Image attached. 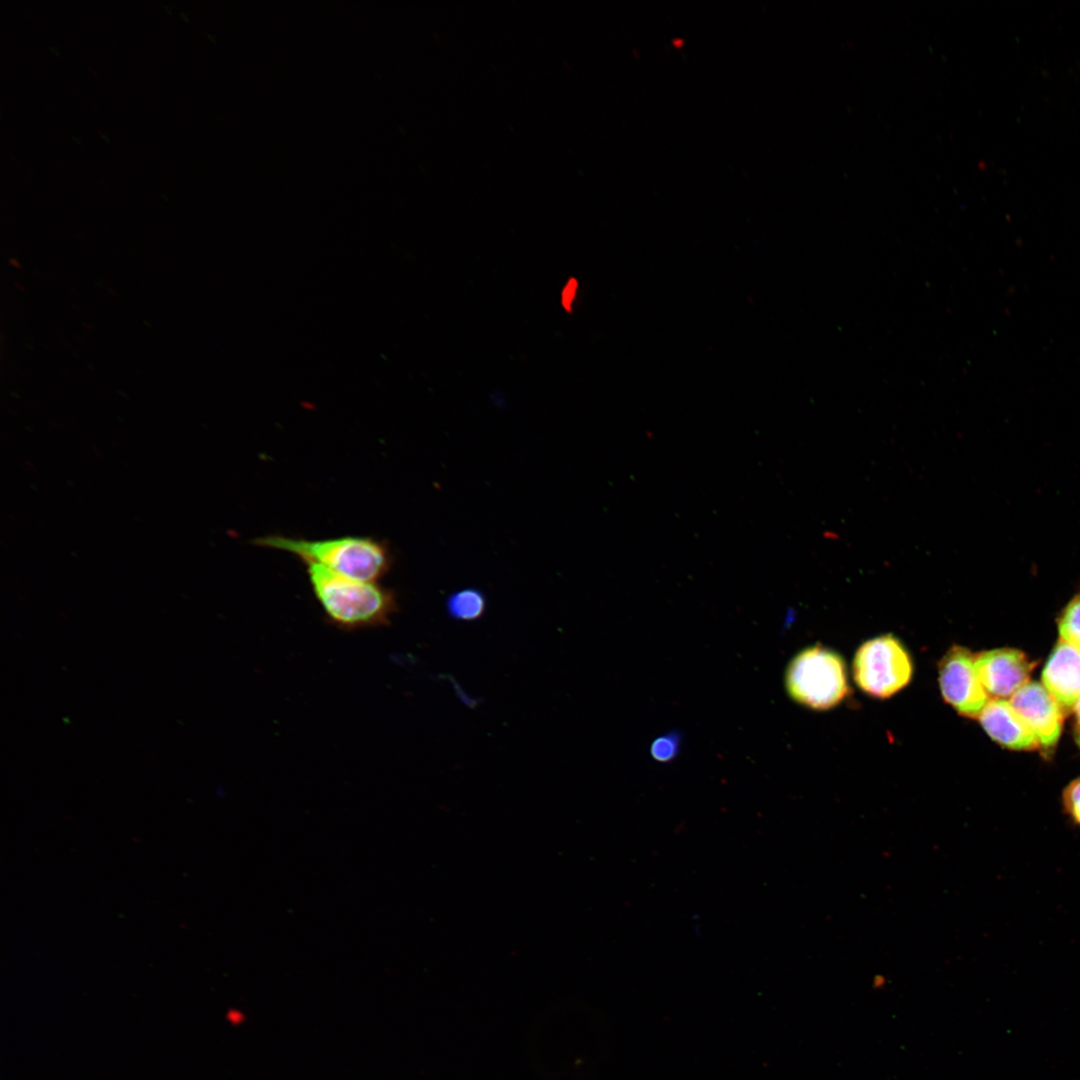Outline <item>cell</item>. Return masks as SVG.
I'll list each match as a JSON object with an SVG mask.
<instances>
[{
	"label": "cell",
	"mask_w": 1080,
	"mask_h": 1080,
	"mask_svg": "<svg viewBox=\"0 0 1080 1080\" xmlns=\"http://www.w3.org/2000/svg\"><path fill=\"white\" fill-rule=\"evenodd\" d=\"M253 543L290 553L303 563H317L341 575L369 582L386 575L393 562L388 544L370 536L310 540L273 534L258 537Z\"/></svg>",
	"instance_id": "cell-2"
},
{
	"label": "cell",
	"mask_w": 1080,
	"mask_h": 1080,
	"mask_svg": "<svg viewBox=\"0 0 1080 1080\" xmlns=\"http://www.w3.org/2000/svg\"><path fill=\"white\" fill-rule=\"evenodd\" d=\"M1062 805L1065 815L1080 830V777L1072 780L1064 788Z\"/></svg>",
	"instance_id": "cell-12"
},
{
	"label": "cell",
	"mask_w": 1080,
	"mask_h": 1080,
	"mask_svg": "<svg viewBox=\"0 0 1080 1080\" xmlns=\"http://www.w3.org/2000/svg\"><path fill=\"white\" fill-rule=\"evenodd\" d=\"M912 661L904 645L893 635L870 639L857 650L853 676L858 687L870 696L889 698L903 689L912 677Z\"/></svg>",
	"instance_id": "cell-4"
},
{
	"label": "cell",
	"mask_w": 1080,
	"mask_h": 1080,
	"mask_svg": "<svg viewBox=\"0 0 1080 1080\" xmlns=\"http://www.w3.org/2000/svg\"><path fill=\"white\" fill-rule=\"evenodd\" d=\"M680 746V736L678 733L671 732L663 736L658 737L651 745L652 757L660 762H667L672 760L678 753Z\"/></svg>",
	"instance_id": "cell-13"
},
{
	"label": "cell",
	"mask_w": 1080,
	"mask_h": 1080,
	"mask_svg": "<svg viewBox=\"0 0 1080 1080\" xmlns=\"http://www.w3.org/2000/svg\"><path fill=\"white\" fill-rule=\"evenodd\" d=\"M975 655L954 645L939 662V684L945 702L960 715L976 718L987 702L988 694L975 669Z\"/></svg>",
	"instance_id": "cell-5"
},
{
	"label": "cell",
	"mask_w": 1080,
	"mask_h": 1080,
	"mask_svg": "<svg viewBox=\"0 0 1080 1080\" xmlns=\"http://www.w3.org/2000/svg\"><path fill=\"white\" fill-rule=\"evenodd\" d=\"M486 597L482 591L466 588L450 594L446 600L448 615L458 621H475L486 610Z\"/></svg>",
	"instance_id": "cell-10"
},
{
	"label": "cell",
	"mask_w": 1080,
	"mask_h": 1080,
	"mask_svg": "<svg viewBox=\"0 0 1080 1080\" xmlns=\"http://www.w3.org/2000/svg\"><path fill=\"white\" fill-rule=\"evenodd\" d=\"M315 597L331 623L345 630L383 626L397 611L395 593L377 582L341 575L304 563Z\"/></svg>",
	"instance_id": "cell-1"
},
{
	"label": "cell",
	"mask_w": 1080,
	"mask_h": 1080,
	"mask_svg": "<svg viewBox=\"0 0 1080 1080\" xmlns=\"http://www.w3.org/2000/svg\"><path fill=\"white\" fill-rule=\"evenodd\" d=\"M1073 710H1074V712H1075V715H1076V719H1077V723H1078V728H1080V698H1079V699H1078V701L1076 702V704H1075V706H1074Z\"/></svg>",
	"instance_id": "cell-14"
},
{
	"label": "cell",
	"mask_w": 1080,
	"mask_h": 1080,
	"mask_svg": "<svg viewBox=\"0 0 1080 1080\" xmlns=\"http://www.w3.org/2000/svg\"><path fill=\"white\" fill-rule=\"evenodd\" d=\"M1010 704L1034 732L1040 747L1052 749L1063 727V709L1038 682H1028L1010 697Z\"/></svg>",
	"instance_id": "cell-7"
},
{
	"label": "cell",
	"mask_w": 1080,
	"mask_h": 1080,
	"mask_svg": "<svg viewBox=\"0 0 1080 1080\" xmlns=\"http://www.w3.org/2000/svg\"><path fill=\"white\" fill-rule=\"evenodd\" d=\"M977 676L988 695L1011 697L1029 682L1034 664L1020 650L998 648L975 655Z\"/></svg>",
	"instance_id": "cell-6"
},
{
	"label": "cell",
	"mask_w": 1080,
	"mask_h": 1080,
	"mask_svg": "<svg viewBox=\"0 0 1080 1080\" xmlns=\"http://www.w3.org/2000/svg\"><path fill=\"white\" fill-rule=\"evenodd\" d=\"M978 719L986 733L1006 748L1030 751L1040 747L1034 732L1009 701L989 699Z\"/></svg>",
	"instance_id": "cell-8"
},
{
	"label": "cell",
	"mask_w": 1080,
	"mask_h": 1080,
	"mask_svg": "<svg viewBox=\"0 0 1080 1080\" xmlns=\"http://www.w3.org/2000/svg\"><path fill=\"white\" fill-rule=\"evenodd\" d=\"M785 685L794 701L815 710L836 706L849 691L842 657L820 645L794 656L786 669Z\"/></svg>",
	"instance_id": "cell-3"
},
{
	"label": "cell",
	"mask_w": 1080,
	"mask_h": 1080,
	"mask_svg": "<svg viewBox=\"0 0 1080 1080\" xmlns=\"http://www.w3.org/2000/svg\"><path fill=\"white\" fill-rule=\"evenodd\" d=\"M1060 640L1080 650V594L1074 596L1058 619Z\"/></svg>",
	"instance_id": "cell-11"
},
{
	"label": "cell",
	"mask_w": 1080,
	"mask_h": 1080,
	"mask_svg": "<svg viewBox=\"0 0 1080 1080\" xmlns=\"http://www.w3.org/2000/svg\"><path fill=\"white\" fill-rule=\"evenodd\" d=\"M1076 742H1077L1078 746L1080 747V728L1077 729Z\"/></svg>",
	"instance_id": "cell-15"
},
{
	"label": "cell",
	"mask_w": 1080,
	"mask_h": 1080,
	"mask_svg": "<svg viewBox=\"0 0 1080 1080\" xmlns=\"http://www.w3.org/2000/svg\"><path fill=\"white\" fill-rule=\"evenodd\" d=\"M1042 685L1062 709H1073L1080 698V650L1060 640L1043 668Z\"/></svg>",
	"instance_id": "cell-9"
}]
</instances>
